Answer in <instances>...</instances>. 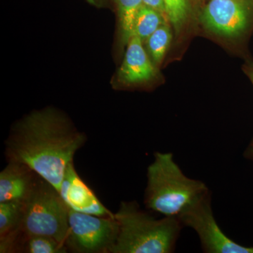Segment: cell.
I'll use <instances>...</instances> for the list:
<instances>
[{
  "mask_svg": "<svg viewBox=\"0 0 253 253\" xmlns=\"http://www.w3.org/2000/svg\"><path fill=\"white\" fill-rule=\"evenodd\" d=\"M86 136L54 109L31 113L18 123L6 141L8 162L33 169L59 191L66 168Z\"/></svg>",
  "mask_w": 253,
  "mask_h": 253,
  "instance_id": "obj_1",
  "label": "cell"
},
{
  "mask_svg": "<svg viewBox=\"0 0 253 253\" xmlns=\"http://www.w3.org/2000/svg\"><path fill=\"white\" fill-rule=\"evenodd\" d=\"M201 180L186 175L172 153L156 152L147 169L145 206L166 217L179 218L209 193Z\"/></svg>",
  "mask_w": 253,
  "mask_h": 253,
  "instance_id": "obj_2",
  "label": "cell"
},
{
  "mask_svg": "<svg viewBox=\"0 0 253 253\" xmlns=\"http://www.w3.org/2000/svg\"><path fill=\"white\" fill-rule=\"evenodd\" d=\"M114 215L119 231L110 253H174L184 228L179 218L158 219L135 201H123Z\"/></svg>",
  "mask_w": 253,
  "mask_h": 253,
  "instance_id": "obj_3",
  "label": "cell"
},
{
  "mask_svg": "<svg viewBox=\"0 0 253 253\" xmlns=\"http://www.w3.org/2000/svg\"><path fill=\"white\" fill-rule=\"evenodd\" d=\"M68 211L59 191L38 176L31 194L23 202L19 239L25 236L44 235L66 245Z\"/></svg>",
  "mask_w": 253,
  "mask_h": 253,
  "instance_id": "obj_4",
  "label": "cell"
},
{
  "mask_svg": "<svg viewBox=\"0 0 253 253\" xmlns=\"http://www.w3.org/2000/svg\"><path fill=\"white\" fill-rule=\"evenodd\" d=\"M69 231L66 246L73 252L109 253L119 231L118 223L113 217H101L68 211Z\"/></svg>",
  "mask_w": 253,
  "mask_h": 253,
  "instance_id": "obj_5",
  "label": "cell"
},
{
  "mask_svg": "<svg viewBox=\"0 0 253 253\" xmlns=\"http://www.w3.org/2000/svg\"><path fill=\"white\" fill-rule=\"evenodd\" d=\"M179 219L184 227L191 228L197 234L204 253H253V247H245L237 244L228 237L218 225L213 214L211 192Z\"/></svg>",
  "mask_w": 253,
  "mask_h": 253,
  "instance_id": "obj_6",
  "label": "cell"
},
{
  "mask_svg": "<svg viewBox=\"0 0 253 253\" xmlns=\"http://www.w3.org/2000/svg\"><path fill=\"white\" fill-rule=\"evenodd\" d=\"M200 20L211 33L239 38L253 26V5L249 0H210Z\"/></svg>",
  "mask_w": 253,
  "mask_h": 253,
  "instance_id": "obj_7",
  "label": "cell"
},
{
  "mask_svg": "<svg viewBox=\"0 0 253 253\" xmlns=\"http://www.w3.org/2000/svg\"><path fill=\"white\" fill-rule=\"evenodd\" d=\"M59 194L68 208L73 211L101 217L114 216L78 175L73 162L66 168Z\"/></svg>",
  "mask_w": 253,
  "mask_h": 253,
  "instance_id": "obj_8",
  "label": "cell"
},
{
  "mask_svg": "<svg viewBox=\"0 0 253 253\" xmlns=\"http://www.w3.org/2000/svg\"><path fill=\"white\" fill-rule=\"evenodd\" d=\"M157 76V68L143 47L142 41L139 37H131L118 71V83L122 86L142 85L151 83Z\"/></svg>",
  "mask_w": 253,
  "mask_h": 253,
  "instance_id": "obj_9",
  "label": "cell"
},
{
  "mask_svg": "<svg viewBox=\"0 0 253 253\" xmlns=\"http://www.w3.org/2000/svg\"><path fill=\"white\" fill-rule=\"evenodd\" d=\"M38 176L25 165L9 162L0 173V203L11 201L24 202Z\"/></svg>",
  "mask_w": 253,
  "mask_h": 253,
  "instance_id": "obj_10",
  "label": "cell"
},
{
  "mask_svg": "<svg viewBox=\"0 0 253 253\" xmlns=\"http://www.w3.org/2000/svg\"><path fill=\"white\" fill-rule=\"evenodd\" d=\"M23 202L0 203V252H9L16 246L20 236Z\"/></svg>",
  "mask_w": 253,
  "mask_h": 253,
  "instance_id": "obj_11",
  "label": "cell"
},
{
  "mask_svg": "<svg viewBox=\"0 0 253 253\" xmlns=\"http://www.w3.org/2000/svg\"><path fill=\"white\" fill-rule=\"evenodd\" d=\"M167 21L157 11L143 4L134 20L132 36H137L141 41H146Z\"/></svg>",
  "mask_w": 253,
  "mask_h": 253,
  "instance_id": "obj_12",
  "label": "cell"
},
{
  "mask_svg": "<svg viewBox=\"0 0 253 253\" xmlns=\"http://www.w3.org/2000/svg\"><path fill=\"white\" fill-rule=\"evenodd\" d=\"M21 246V251L27 253H64L68 251L66 244L44 235L21 236L16 246Z\"/></svg>",
  "mask_w": 253,
  "mask_h": 253,
  "instance_id": "obj_13",
  "label": "cell"
},
{
  "mask_svg": "<svg viewBox=\"0 0 253 253\" xmlns=\"http://www.w3.org/2000/svg\"><path fill=\"white\" fill-rule=\"evenodd\" d=\"M121 28V38L124 44L132 37L133 26L138 11L143 5L142 0H116Z\"/></svg>",
  "mask_w": 253,
  "mask_h": 253,
  "instance_id": "obj_14",
  "label": "cell"
},
{
  "mask_svg": "<svg viewBox=\"0 0 253 253\" xmlns=\"http://www.w3.org/2000/svg\"><path fill=\"white\" fill-rule=\"evenodd\" d=\"M146 41L148 49L154 64H161L172 41V33L169 25L164 23Z\"/></svg>",
  "mask_w": 253,
  "mask_h": 253,
  "instance_id": "obj_15",
  "label": "cell"
},
{
  "mask_svg": "<svg viewBox=\"0 0 253 253\" xmlns=\"http://www.w3.org/2000/svg\"><path fill=\"white\" fill-rule=\"evenodd\" d=\"M168 21L174 28L176 35L185 26L191 13L189 0H163Z\"/></svg>",
  "mask_w": 253,
  "mask_h": 253,
  "instance_id": "obj_16",
  "label": "cell"
},
{
  "mask_svg": "<svg viewBox=\"0 0 253 253\" xmlns=\"http://www.w3.org/2000/svg\"><path fill=\"white\" fill-rule=\"evenodd\" d=\"M143 4L145 6L152 8L160 14L162 15L165 19L168 21L167 13H166V6H165L163 0H142Z\"/></svg>",
  "mask_w": 253,
  "mask_h": 253,
  "instance_id": "obj_17",
  "label": "cell"
},
{
  "mask_svg": "<svg viewBox=\"0 0 253 253\" xmlns=\"http://www.w3.org/2000/svg\"><path fill=\"white\" fill-rule=\"evenodd\" d=\"M242 69L253 85V61L248 60L243 66Z\"/></svg>",
  "mask_w": 253,
  "mask_h": 253,
  "instance_id": "obj_18",
  "label": "cell"
},
{
  "mask_svg": "<svg viewBox=\"0 0 253 253\" xmlns=\"http://www.w3.org/2000/svg\"><path fill=\"white\" fill-rule=\"evenodd\" d=\"M245 156L249 159H253V139L249 144V147L245 151Z\"/></svg>",
  "mask_w": 253,
  "mask_h": 253,
  "instance_id": "obj_19",
  "label": "cell"
},
{
  "mask_svg": "<svg viewBox=\"0 0 253 253\" xmlns=\"http://www.w3.org/2000/svg\"><path fill=\"white\" fill-rule=\"evenodd\" d=\"M90 1H93V2H94V1H99V0H90Z\"/></svg>",
  "mask_w": 253,
  "mask_h": 253,
  "instance_id": "obj_20",
  "label": "cell"
},
{
  "mask_svg": "<svg viewBox=\"0 0 253 253\" xmlns=\"http://www.w3.org/2000/svg\"><path fill=\"white\" fill-rule=\"evenodd\" d=\"M199 1H201V0H199Z\"/></svg>",
  "mask_w": 253,
  "mask_h": 253,
  "instance_id": "obj_21",
  "label": "cell"
}]
</instances>
